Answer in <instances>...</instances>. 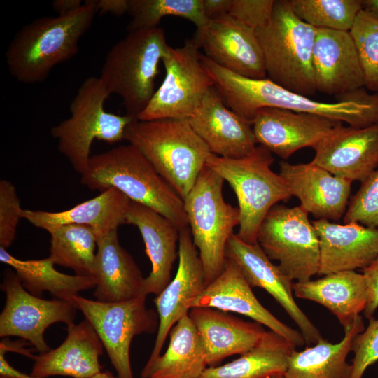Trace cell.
Here are the masks:
<instances>
[{"label":"cell","instance_id":"1","mask_svg":"<svg viewBox=\"0 0 378 378\" xmlns=\"http://www.w3.org/2000/svg\"><path fill=\"white\" fill-rule=\"evenodd\" d=\"M204 66L227 106L250 122L259 109L272 107L317 114L353 127L378 125V93H369L365 88L337 102H322L288 90L267 78L253 79L236 74L209 59H204Z\"/></svg>","mask_w":378,"mask_h":378},{"label":"cell","instance_id":"2","mask_svg":"<svg viewBox=\"0 0 378 378\" xmlns=\"http://www.w3.org/2000/svg\"><path fill=\"white\" fill-rule=\"evenodd\" d=\"M95 0L57 17L37 18L14 36L6 52L10 75L25 84L43 82L57 64L78 52L80 38L90 28L97 13Z\"/></svg>","mask_w":378,"mask_h":378},{"label":"cell","instance_id":"3","mask_svg":"<svg viewBox=\"0 0 378 378\" xmlns=\"http://www.w3.org/2000/svg\"><path fill=\"white\" fill-rule=\"evenodd\" d=\"M80 183L103 192L114 188L162 214L179 230L188 227L183 199L133 145L91 155Z\"/></svg>","mask_w":378,"mask_h":378},{"label":"cell","instance_id":"4","mask_svg":"<svg viewBox=\"0 0 378 378\" xmlns=\"http://www.w3.org/2000/svg\"><path fill=\"white\" fill-rule=\"evenodd\" d=\"M125 139L135 146L183 199L194 186L210 151L186 120H134Z\"/></svg>","mask_w":378,"mask_h":378},{"label":"cell","instance_id":"5","mask_svg":"<svg viewBox=\"0 0 378 378\" xmlns=\"http://www.w3.org/2000/svg\"><path fill=\"white\" fill-rule=\"evenodd\" d=\"M169 47L158 27L129 32L108 52L99 78L111 94L121 97L126 114L138 118L150 102L159 64Z\"/></svg>","mask_w":378,"mask_h":378},{"label":"cell","instance_id":"6","mask_svg":"<svg viewBox=\"0 0 378 378\" xmlns=\"http://www.w3.org/2000/svg\"><path fill=\"white\" fill-rule=\"evenodd\" d=\"M316 28L301 20L288 0H275L269 24L256 30L267 78L304 96L315 94L313 48Z\"/></svg>","mask_w":378,"mask_h":378},{"label":"cell","instance_id":"7","mask_svg":"<svg viewBox=\"0 0 378 378\" xmlns=\"http://www.w3.org/2000/svg\"><path fill=\"white\" fill-rule=\"evenodd\" d=\"M272 152L257 146L253 153L241 158H225L209 153L206 166L220 176L234 190L239 212L237 236L248 244L257 242L258 232L270 210L292 195L279 175L270 167Z\"/></svg>","mask_w":378,"mask_h":378},{"label":"cell","instance_id":"8","mask_svg":"<svg viewBox=\"0 0 378 378\" xmlns=\"http://www.w3.org/2000/svg\"><path fill=\"white\" fill-rule=\"evenodd\" d=\"M110 94L99 77L88 78L71 102V116L50 130L58 150L80 175L88 168L94 140L112 144L125 139L127 126L137 118L106 111L104 102Z\"/></svg>","mask_w":378,"mask_h":378},{"label":"cell","instance_id":"9","mask_svg":"<svg viewBox=\"0 0 378 378\" xmlns=\"http://www.w3.org/2000/svg\"><path fill=\"white\" fill-rule=\"evenodd\" d=\"M224 182L220 176L205 165L183 200L206 286L223 271L227 260L228 241L239 224L238 207L226 202L223 197Z\"/></svg>","mask_w":378,"mask_h":378},{"label":"cell","instance_id":"10","mask_svg":"<svg viewBox=\"0 0 378 378\" xmlns=\"http://www.w3.org/2000/svg\"><path fill=\"white\" fill-rule=\"evenodd\" d=\"M257 242L290 280L306 281L318 274L320 248L308 213L300 206L274 205L260 225Z\"/></svg>","mask_w":378,"mask_h":378},{"label":"cell","instance_id":"11","mask_svg":"<svg viewBox=\"0 0 378 378\" xmlns=\"http://www.w3.org/2000/svg\"><path fill=\"white\" fill-rule=\"evenodd\" d=\"M146 298L140 295L122 302H104L78 295L72 299L97 332L118 378H134L130 355L133 338L152 333L158 328V313L146 307Z\"/></svg>","mask_w":378,"mask_h":378},{"label":"cell","instance_id":"12","mask_svg":"<svg viewBox=\"0 0 378 378\" xmlns=\"http://www.w3.org/2000/svg\"><path fill=\"white\" fill-rule=\"evenodd\" d=\"M199 48L193 38L186 41L181 47H169L162 60L164 78L138 119L187 120L192 115L214 86L202 63Z\"/></svg>","mask_w":378,"mask_h":378},{"label":"cell","instance_id":"13","mask_svg":"<svg viewBox=\"0 0 378 378\" xmlns=\"http://www.w3.org/2000/svg\"><path fill=\"white\" fill-rule=\"evenodd\" d=\"M1 289L6 303L0 314V337L15 336L29 342L38 353L50 349L44 332L51 325L74 323L78 309L72 302L61 300H45L28 292L15 272H4Z\"/></svg>","mask_w":378,"mask_h":378},{"label":"cell","instance_id":"14","mask_svg":"<svg viewBox=\"0 0 378 378\" xmlns=\"http://www.w3.org/2000/svg\"><path fill=\"white\" fill-rule=\"evenodd\" d=\"M193 39L220 66L246 78H267L256 31L229 14L211 19Z\"/></svg>","mask_w":378,"mask_h":378},{"label":"cell","instance_id":"15","mask_svg":"<svg viewBox=\"0 0 378 378\" xmlns=\"http://www.w3.org/2000/svg\"><path fill=\"white\" fill-rule=\"evenodd\" d=\"M178 265L175 276L154 300L159 324L154 346L146 364L160 355L172 327L188 315L192 301L206 287L203 265L189 227L180 230Z\"/></svg>","mask_w":378,"mask_h":378},{"label":"cell","instance_id":"16","mask_svg":"<svg viewBox=\"0 0 378 378\" xmlns=\"http://www.w3.org/2000/svg\"><path fill=\"white\" fill-rule=\"evenodd\" d=\"M226 255L238 265L251 288L264 289L282 307L300 328L306 344H315L323 338L296 304L293 281L272 262L258 242L248 244L234 233L228 241Z\"/></svg>","mask_w":378,"mask_h":378},{"label":"cell","instance_id":"17","mask_svg":"<svg viewBox=\"0 0 378 378\" xmlns=\"http://www.w3.org/2000/svg\"><path fill=\"white\" fill-rule=\"evenodd\" d=\"M251 123L256 143L284 160L301 148H314L342 124L317 114L272 107L259 109Z\"/></svg>","mask_w":378,"mask_h":378},{"label":"cell","instance_id":"18","mask_svg":"<svg viewBox=\"0 0 378 378\" xmlns=\"http://www.w3.org/2000/svg\"><path fill=\"white\" fill-rule=\"evenodd\" d=\"M211 153L241 158L256 148L252 124L230 108L214 86L186 120Z\"/></svg>","mask_w":378,"mask_h":378},{"label":"cell","instance_id":"19","mask_svg":"<svg viewBox=\"0 0 378 378\" xmlns=\"http://www.w3.org/2000/svg\"><path fill=\"white\" fill-rule=\"evenodd\" d=\"M312 64L316 92L335 96L340 101L365 88L350 31L316 29Z\"/></svg>","mask_w":378,"mask_h":378},{"label":"cell","instance_id":"20","mask_svg":"<svg viewBox=\"0 0 378 378\" xmlns=\"http://www.w3.org/2000/svg\"><path fill=\"white\" fill-rule=\"evenodd\" d=\"M312 163L351 182H363L378 167V125L336 127L314 148Z\"/></svg>","mask_w":378,"mask_h":378},{"label":"cell","instance_id":"21","mask_svg":"<svg viewBox=\"0 0 378 378\" xmlns=\"http://www.w3.org/2000/svg\"><path fill=\"white\" fill-rule=\"evenodd\" d=\"M223 271L192 301L191 308L209 307L248 316L296 347L305 344L301 332L282 323L256 298L238 265L227 258Z\"/></svg>","mask_w":378,"mask_h":378},{"label":"cell","instance_id":"22","mask_svg":"<svg viewBox=\"0 0 378 378\" xmlns=\"http://www.w3.org/2000/svg\"><path fill=\"white\" fill-rule=\"evenodd\" d=\"M279 175L300 206L318 219L337 220L345 214L351 181L309 163L279 162Z\"/></svg>","mask_w":378,"mask_h":378},{"label":"cell","instance_id":"23","mask_svg":"<svg viewBox=\"0 0 378 378\" xmlns=\"http://www.w3.org/2000/svg\"><path fill=\"white\" fill-rule=\"evenodd\" d=\"M320 248L318 274L367 268L378 256V228L357 223L340 225L313 220Z\"/></svg>","mask_w":378,"mask_h":378},{"label":"cell","instance_id":"24","mask_svg":"<svg viewBox=\"0 0 378 378\" xmlns=\"http://www.w3.org/2000/svg\"><path fill=\"white\" fill-rule=\"evenodd\" d=\"M104 346L86 320L67 326V335L57 348L34 356L31 375L36 378L66 376L90 378L102 371Z\"/></svg>","mask_w":378,"mask_h":378},{"label":"cell","instance_id":"25","mask_svg":"<svg viewBox=\"0 0 378 378\" xmlns=\"http://www.w3.org/2000/svg\"><path fill=\"white\" fill-rule=\"evenodd\" d=\"M125 223L136 226L142 237L151 271L144 279V293L159 295L171 281L178 256L180 230L153 209L131 201Z\"/></svg>","mask_w":378,"mask_h":378},{"label":"cell","instance_id":"26","mask_svg":"<svg viewBox=\"0 0 378 378\" xmlns=\"http://www.w3.org/2000/svg\"><path fill=\"white\" fill-rule=\"evenodd\" d=\"M188 316L201 337L208 365L213 366L230 356L246 353L266 332L257 322L244 321L213 308L193 307Z\"/></svg>","mask_w":378,"mask_h":378},{"label":"cell","instance_id":"27","mask_svg":"<svg viewBox=\"0 0 378 378\" xmlns=\"http://www.w3.org/2000/svg\"><path fill=\"white\" fill-rule=\"evenodd\" d=\"M97 248L93 274L97 300L116 302L146 295L145 278L132 256L120 244L118 230L98 237Z\"/></svg>","mask_w":378,"mask_h":378},{"label":"cell","instance_id":"28","mask_svg":"<svg viewBox=\"0 0 378 378\" xmlns=\"http://www.w3.org/2000/svg\"><path fill=\"white\" fill-rule=\"evenodd\" d=\"M131 200L119 190L111 188L74 207L62 211L22 209V218L34 226L48 230L69 224L89 226L97 237L118 230L125 223Z\"/></svg>","mask_w":378,"mask_h":378},{"label":"cell","instance_id":"29","mask_svg":"<svg viewBox=\"0 0 378 378\" xmlns=\"http://www.w3.org/2000/svg\"><path fill=\"white\" fill-rule=\"evenodd\" d=\"M295 295L317 302L333 314L344 329L349 327L368 301V285L363 274L342 271L324 275L316 280L293 284Z\"/></svg>","mask_w":378,"mask_h":378},{"label":"cell","instance_id":"30","mask_svg":"<svg viewBox=\"0 0 378 378\" xmlns=\"http://www.w3.org/2000/svg\"><path fill=\"white\" fill-rule=\"evenodd\" d=\"M365 330L363 317L358 315L344 329L343 339L332 344L322 338L312 346L289 357L284 373L286 378H349L351 364L346 358L352 351L355 337Z\"/></svg>","mask_w":378,"mask_h":378},{"label":"cell","instance_id":"31","mask_svg":"<svg viewBox=\"0 0 378 378\" xmlns=\"http://www.w3.org/2000/svg\"><path fill=\"white\" fill-rule=\"evenodd\" d=\"M166 351L145 365L141 378H198L207 368L199 332L188 315L171 329Z\"/></svg>","mask_w":378,"mask_h":378},{"label":"cell","instance_id":"32","mask_svg":"<svg viewBox=\"0 0 378 378\" xmlns=\"http://www.w3.org/2000/svg\"><path fill=\"white\" fill-rule=\"evenodd\" d=\"M296 346L272 330L240 357L220 366L206 368L198 378H272L284 374Z\"/></svg>","mask_w":378,"mask_h":378},{"label":"cell","instance_id":"33","mask_svg":"<svg viewBox=\"0 0 378 378\" xmlns=\"http://www.w3.org/2000/svg\"><path fill=\"white\" fill-rule=\"evenodd\" d=\"M0 261L12 267L23 287L37 297L48 291L58 300L72 302L73 298L80 292L96 286L94 276L69 275L57 271L50 257L24 260L0 247Z\"/></svg>","mask_w":378,"mask_h":378},{"label":"cell","instance_id":"34","mask_svg":"<svg viewBox=\"0 0 378 378\" xmlns=\"http://www.w3.org/2000/svg\"><path fill=\"white\" fill-rule=\"evenodd\" d=\"M49 257L55 265L71 269L76 275L93 276L97 235L89 226L69 224L48 230Z\"/></svg>","mask_w":378,"mask_h":378},{"label":"cell","instance_id":"35","mask_svg":"<svg viewBox=\"0 0 378 378\" xmlns=\"http://www.w3.org/2000/svg\"><path fill=\"white\" fill-rule=\"evenodd\" d=\"M132 19L129 32L156 28L164 17L176 16L192 22L197 31H202L209 20L203 9V0H129Z\"/></svg>","mask_w":378,"mask_h":378},{"label":"cell","instance_id":"36","mask_svg":"<svg viewBox=\"0 0 378 378\" xmlns=\"http://www.w3.org/2000/svg\"><path fill=\"white\" fill-rule=\"evenodd\" d=\"M293 13L316 29L350 31L363 0H288Z\"/></svg>","mask_w":378,"mask_h":378},{"label":"cell","instance_id":"37","mask_svg":"<svg viewBox=\"0 0 378 378\" xmlns=\"http://www.w3.org/2000/svg\"><path fill=\"white\" fill-rule=\"evenodd\" d=\"M350 33L358 54L365 88L378 93V18L363 9Z\"/></svg>","mask_w":378,"mask_h":378},{"label":"cell","instance_id":"38","mask_svg":"<svg viewBox=\"0 0 378 378\" xmlns=\"http://www.w3.org/2000/svg\"><path fill=\"white\" fill-rule=\"evenodd\" d=\"M344 222L378 227V169L361 182L359 190L349 202Z\"/></svg>","mask_w":378,"mask_h":378},{"label":"cell","instance_id":"39","mask_svg":"<svg viewBox=\"0 0 378 378\" xmlns=\"http://www.w3.org/2000/svg\"><path fill=\"white\" fill-rule=\"evenodd\" d=\"M22 209L15 186L8 180H1L0 247L7 249L15 240Z\"/></svg>","mask_w":378,"mask_h":378},{"label":"cell","instance_id":"40","mask_svg":"<svg viewBox=\"0 0 378 378\" xmlns=\"http://www.w3.org/2000/svg\"><path fill=\"white\" fill-rule=\"evenodd\" d=\"M352 351L349 378H361L366 369L378 360V319H369L368 327L355 337Z\"/></svg>","mask_w":378,"mask_h":378},{"label":"cell","instance_id":"41","mask_svg":"<svg viewBox=\"0 0 378 378\" xmlns=\"http://www.w3.org/2000/svg\"><path fill=\"white\" fill-rule=\"evenodd\" d=\"M275 0H230L227 14L255 31L272 18Z\"/></svg>","mask_w":378,"mask_h":378},{"label":"cell","instance_id":"42","mask_svg":"<svg viewBox=\"0 0 378 378\" xmlns=\"http://www.w3.org/2000/svg\"><path fill=\"white\" fill-rule=\"evenodd\" d=\"M363 274L368 288V301L363 312L365 317L370 319L378 308V256L363 270Z\"/></svg>","mask_w":378,"mask_h":378},{"label":"cell","instance_id":"43","mask_svg":"<svg viewBox=\"0 0 378 378\" xmlns=\"http://www.w3.org/2000/svg\"><path fill=\"white\" fill-rule=\"evenodd\" d=\"M97 10L121 16L129 10V0H95Z\"/></svg>","mask_w":378,"mask_h":378},{"label":"cell","instance_id":"44","mask_svg":"<svg viewBox=\"0 0 378 378\" xmlns=\"http://www.w3.org/2000/svg\"><path fill=\"white\" fill-rule=\"evenodd\" d=\"M230 0H203V9L209 20L227 14Z\"/></svg>","mask_w":378,"mask_h":378},{"label":"cell","instance_id":"45","mask_svg":"<svg viewBox=\"0 0 378 378\" xmlns=\"http://www.w3.org/2000/svg\"><path fill=\"white\" fill-rule=\"evenodd\" d=\"M83 4L80 0H55L52 2V8L58 15H62L76 10Z\"/></svg>","mask_w":378,"mask_h":378},{"label":"cell","instance_id":"46","mask_svg":"<svg viewBox=\"0 0 378 378\" xmlns=\"http://www.w3.org/2000/svg\"><path fill=\"white\" fill-rule=\"evenodd\" d=\"M25 344L26 342H13L4 338L0 342V350L6 353L8 351L15 352L33 359L34 355L31 353L29 349L23 347Z\"/></svg>","mask_w":378,"mask_h":378},{"label":"cell","instance_id":"47","mask_svg":"<svg viewBox=\"0 0 378 378\" xmlns=\"http://www.w3.org/2000/svg\"><path fill=\"white\" fill-rule=\"evenodd\" d=\"M6 352L0 350V375L15 378H36L31 374H26L12 367L5 357Z\"/></svg>","mask_w":378,"mask_h":378},{"label":"cell","instance_id":"48","mask_svg":"<svg viewBox=\"0 0 378 378\" xmlns=\"http://www.w3.org/2000/svg\"><path fill=\"white\" fill-rule=\"evenodd\" d=\"M363 7L378 18V0H363Z\"/></svg>","mask_w":378,"mask_h":378},{"label":"cell","instance_id":"49","mask_svg":"<svg viewBox=\"0 0 378 378\" xmlns=\"http://www.w3.org/2000/svg\"><path fill=\"white\" fill-rule=\"evenodd\" d=\"M90 378H118L107 370L102 371Z\"/></svg>","mask_w":378,"mask_h":378},{"label":"cell","instance_id":"50","mask_svg":"<svg viewBox=\"0 0 378 378\" xmlns=\"http://www.w3.org/2000/svg\"><path fill=\"white\" fill-rule=\"evenodd\" d=\"M272 378H286V377L284 374H281V375H277V376L273 377Z\"/></svg>","mask_w":378,"mask_h":378},{"label":"cell","instance_id":"51","mask_svg":"<svg viewBox=\"0 0 378 378\" xmlns=\"http://www.w3.org/2000/svg\"><path fill=\"white\" fill-rule=\"evenodd\" d=\"M0 378H15V377H9V376H4V375H0Z\"/></svg>","mask_w":378,"mask_h":378}]
</instances>
